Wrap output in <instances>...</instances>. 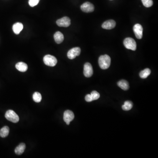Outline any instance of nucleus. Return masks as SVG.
Instances as JSON below:
<instances>
[{
  "label": "nucleus",
  "instance_id": "obj_1",
  "mask_svg": "<svg viewBox=\"0 0 158 158\" xmlns=\"http://www.w3.org/2000/svg\"><path fill=\"white\" fill-rule=\"evenodd\" d=\"M98 63L102 69H107L111 64V58L108 55L101 56L98 59Z\"/></svg>",
  "mask_w": 158,
  "mask_h": 158
},
{
  "label": "nucleus",
  "instance_id": "obj_2",
  "mask_svg": "<svg viewBox=\"0 0 158 158\" xmlns=\"http://www.w3.org/2000/svg\"><path fill=\"white\" fill-rule=\"evenodd\" d=\"M5 117L7 120L12 123H16L20 120L19 116L13 110H8L6 112Z\"/></svg>",
  "mask_w": 158,
  "mask_h": 158
},
{
  "label": "nucleus",
  "instance_id": "obj_3",
  "mask_svg": "<svg viewBox=\"0 0 158 158\" xmlns=\"http://www.w3.org/2000/svg\"><path fill=\"white\" fill-rule=\"evenodd\" d=\"M123 44L126 48L128 49L135 51L137 48V44L134 39L130 37L126 38L123 41Z\"/></svg>",
  "mask_w": 158,
  "mask_h": 158
},
{
  "label": "nucleus",
  "instance_id": "obj_4",
  "mask_svg": "<svg viewBox=\"0 0 158 158\" xmlns=\"http://www.w3.org/2000/svg\"><path fill=\"white\" fill-rule=\"evenodd\" d=\"M43 62L47 66H55L57 63V59L54 56L50 55H46L43 58Z\"/></svg>",
  "mask_w": 158,
  "mask_h": 158
},
{
  "label": "nucleus",
  "instance_id": "obj_5",
  "mask_svg": "<svg viewBox=\"0 0 158 158\" xmlns=\"http://www.w3.org/2000/svg\"><path fill=\"white\" fill-rule=\"evenodd\" d=\"M81 49L80 47H75L69 50L67 53V56L69 59H73L81 54Z\"/></svg>",
  "mask_w": 158,
  "mask_h": 158
},
{
  "label": "nucleus",
  "instance_id": "obj_6",
  "mask_svg": "<svg viewBox=\"0 0 158 158\" xmlns=\"http://www.w3.org/2000/svg\"><path fill=\"white\" fill-rule=\"evenodd\" d=\"M74 118V114L72 111L69 110L65 111L63 114V119L67 125H69L70 122H71Z\"/></svg>",
  "mask_w": 158,
  "mask_h": 158
},
{
  "label": "nucleus",
  "instance_id": "obj_7",
  "mask_svg": "<svg viewBox=\"0 0 158 158\" xmlns=\"http://www.w3.org/2000/svg\"><path fill=\"white\" fill-rule=\"evenodd\" d=\"M58 26L60 27H68L71 24V20L68 17H64L58 20L56 22Z\"/></svg>",
  "mask_w": 158,
  "mask_h": 158
},
{
  "label": "nucleus",
  "instance_id": "obj_8",
  "mask_svg": "<svg viewBox=\"0 0 158 158\" xmlns=\"http://www.w3.org/2000/svg\"><path fill=\"white\" fill-rule=\"evenodd\" d=\"M83 74L86 77H90L93 74V69L92 66L90 63L87 62L84 65Z\"/></svg>",
  "mask_w": 158,
  "mask_h": 158
},
{
  "label": "nucleus",
  "instance_id": "obj_9",
  "mask_svg": "<svg viewBox=\"0 0 158 158\" xmlns=\"http://www.w3.org/2000/svg\"><path fill=\"white\" fill-rule=\"evenodd\" d=\"M81 9L83 12L86 13L93 12L94 11V5L89 2H86L81 5Z\"/></svg>",
  "mask_w": 158,
  "mask_h": 158
},
{
  "label": "nucleus",
  "instance_id": "obj_10",
  "mask_svg": "<svg viewBox=\"0 0 158 158\" xmlns=\"http://www.w3.org/2000/svg\"><path fill=\"white\" fill-rule=\"evenodd\" d=\"M133 31L135 36L138 39H142L143 36V27L140 24H136L133 27Z\"/></svg>",
  "mask_w": 158,
  "mask_h": 158
},
{
  "label": "nucleus",
  "instance_id": "obj_11",
  "mask_svg": "<svg viewBox=\"0 0 158 158\" xmlns=\"http://www.w3.org/2000/svg\"><path fill=\"white\" fill-rule=\"evenodd\" d=\"M116 23L115 21L113 20H108L103 23L102 27L106 30H111L113 29L116 26Z\"/></svg>",
  "mask_w": 158,
  "mask_h": 158
},
{
  "label": "nucleus",
  "instance_id": "obj_12",
  "mask_svg": "<svg viewBox=\"0 0 158 158\" xmlns=\"http://www.w3.org/2000/svg\"><path fill=\"white\" fill-rule=\"evenodd\" d=\"M23 26L21 22H16L13 25L12 30L14 33L16 34H20V32L23 29Z\"/></svg>",
  "mask_w": 158,
  "mask_h": 158
},
{
  "label": "nucleus",
  "instance_id": "obj_13",
  "mask_svg": "<svg viewBox=\"0 0 158 158\" xmlns=\"http://www.w3.org/2000/svg\"><path fill=\"white\" fill-rule=\"evenodd\" d=\"M16 67L18 70L21 72H25L28 69V66L26 63L23 62H19L16 65Z\"/></svg>",
  "mask_w": 158,
  "mask_h": 158
},
{
  "label": "nucleus",
  "instance_id": "obj_14",
  "mask_svg": "<svg viewBox=\"0 0 158 158\" xmlns=\"http://www.w3.org/2000/svg\"><path fill=\"white\" fill-rule=\"evenodd\" d=\"M54 39L57 43H62L64 40V37L63 34L59 31L56 32L54 34Z\"/></svg>",
  "mask_w": 158,
  "mask_h": 158
},
{
  "label": "nucleus",
  "instance_id": "obj_15",
  "mask_svg": "<svg viewBox=\"0 0 158 158\" xmlns=\"http://www.w3.org/2000/svg\"><path fill=\"white\" fill-rule=\"evenodd\" d=\"M26 144L24 143H21L15 149V152L16 154L20 155L24 153L26 149Z\"/></svg>",
  "mask_w": 158,
  "mask_h": 158
},
{
  "label": "nucleus",
  "instance_id": "obj_16",
  "mask_svg": "<svg viewBox=\"0 0 158 158\" xmlns=\"http://www.w3.org/2000/svg\"><path fill=\"white\" fill-rule=\"evenodd\" d=\"M117 85L121 89L124 91H127L129 88V84L126 80H122L117 83Z\"/></svg>",
  "mask_w": 158,
  "mask_h": 158
},
{
  "label": "nucleus",
  "instance_id": "obj_17",
  "mask_svg": "<svg viewBox=\"0 0 158 158\" xmlns=\"http://www.w3.org/2000/svg\"><path fill=\"white\" fill-rule=\"evenodd\" d=\"M9 133V128L7 126H5L0 130V136L1 138H5L8 136Z\"/></svg>",
  "mask_w": 158,
  "mask_h": 158
},
{
  "label": "nucleus",
  "instance_id": "obj_18",
  "mask_svg": "<svg viewBox=\"0 0 158 158\" xmlns=\"http://www.w3.org/2000/svg\"><path fill=\"white\" fill-rule=\"evenodd\" d=\"M151 73V70L149 68H146L140 73L139 76L141 78L145 79L148 77Z\"/></svg>",
  "mask_w": 158,
  "mask_h": 158
},
{
  "label": "nucleus",
  "instance_id": "obj_19",
  "mask_svg": "<svg viewBox=\"0 0 158 158\" xmlns=\"http://www.w3.org/2000/svg\"><path fill=\"white\" fill-rule=\"evenodd\" d=\"M133 107V103L130 101L125 102L124 104L122 105V109L125 111H129Z\"/></svg>",
  "mask_w": 158,
  "mask_h": 158
},
{
  "label": "nucleus",
  "instance_id": "obj_20",
  "mask_svg": "<svg viewBox=\"0 0 158 158\" xmlns=\"http://www.w3.org/2000/svg\"><path fill=\"white\" fill-rule=\"evenodd\" d=\"M33 101L37 103L40 102L41 101L42 96L40 93L36 92L33 95Z\"/></svg>",
  "mask_w": 158,
  "mask_h": 158
},
{
  "label": "nucleus",
  "instance_id": "obj_21",
  "mask_svg": "<svg viewBox=\"0 0 158 158\" xmlns=\"http://www.w3.org/2000/svg\"><path fill=\"white\" fill-rule=\"evenodd\" d=\"M144 5L146 7H149L152 6L153 4V0H142Z\"/></svg>",
  "mask_w": 158,
  "mask_h": 158
},
{
  "label": "nucleus",
  "instance_id": "obj_22",
  "mask_svg": "<svg viewBox=\"0 0 158 158\" xmlns=\"http://www.w3.org/2000/svg\"><path fill=\"white\" fill-rule=\"evenodd\" d=\"M93 100H96L100 98V94L99 93L96 91H93L91 94Z\"/></svg>",
  "mask_w": 158,
  "mask_h": 158
},
{
  "label": "nucleus",
  "instance_id": "obj_23",
  "mask_svg": "<svg viewBox=\"0 0 158 158\" xmlns=\"http://www.w3.org/2000/svg\"><path fill=\"white\" fill-rule=\"evenodd\" d=\"M40 1V0H29V5L32 7H33L38 5Z\"/></svg>",
  "mask_w": 158,
  "mask_h": 158
},
{
  "label": "nucleus",
  "instance_id": "obj_24",
  "mask_svg": "<svg viewBox=\"0 0 158 158\" xmlns=\"http://www.w3.org/2000/svg\"><path fill=\"white\" fill-rule=\"evenodd\" d=\"M85 100L86 102H91L92 101H93L92 98V96H91V94H88L85 96Z\"/></svg>",
  "mask_w": 158,
  "mask_h": 158
},
{
  "label": "nucleus",
  "instance_id": "obj_25",
  "mask_svg": "<svg viewBox=\"0 0 158 158\" xmlns=\"http://www.w3.org/2000/svg\"><path fill=\"white\" fill-rule=\"evenodd\" d=\"M111 1H112V0H111Z\"/></svg>",
  "mask_w": 158,
  "mask_h": 158
}]
</instances>
